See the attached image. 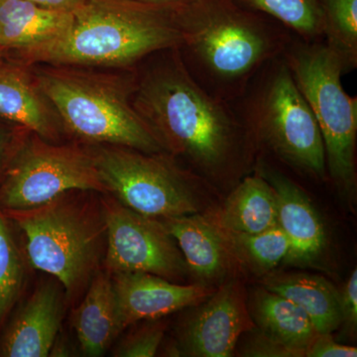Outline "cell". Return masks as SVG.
Returning a JSON list of instances; mask_svg holds the SVG:
<instances>
[{
  "label": "cell",
  "instance_id": "cb8c5ba5",
  "mask_svg": "<svg viewBox=\"0 0 357 357\" xmlns=\"http://www.w3.org/2000/svg\"><path fill=\"white\" fill-rule=\"evenodd\" d=\"M321 6L324 42L351 72L357 66V0H321Z\"/></svg>",
  "mask_w": 357,
  "mask_h": 357
},
{
  "label": "cell",
  "instance_id": "30bf717a",
  "mask_svg": "<svg viewBox=\"0 0 357 357\" xmlns=\"http://www.w3.org/2000/svg\"><path fill=\"white\" fill-rule=\"evenodd\" d=\"M105 265L112 273L142 272L178 281L189 273L177 243L159 218L105 202Z\"/></svg>",
  "mask_w": 357,
  "mask_h": 357
},
{
  "label": "cell",
  "instance_id": "4fadbf2b",
  "mask_svg": "<svg viewBox=\"0 0 357 357\" xmlns=\"http://www.w3.org/2000/svg\"><path fill=\"white\" fill-rule=\"evenodd\" d=\"M255 169L276 195L278 225L290 243L284 261L301 267L316 264L325 252L326 234L311 199L287 175L263 160L257 162Z\"/></svg>",
  "mask_w": 357,
  "mask_h": 357
},
{
  "label": "cell",
  "instance_id": "603a6c76",
  "mask_svg": "<svg viewBox=\"0 0 357 357\" xmlns=\"http://www.w3.org/2000/svg\"><path fill=\"white\" fill-rule=\"evenodd\" d=\"M273 18L294 36L306 42L323 39L321 0H237Z\"/></svg>",
  "mask_w": 357,
  "mask_h": 357
},
{
  "label": "cell",
  "instance_id": "ac0fdd59",
  "mask_svg": "<svg viewBox=\"0 0 357 357\" xmlns=\"http://www.w3.org/2000/svg\"><path fill=\"white\" fill-rule=\"evenodd\" d=\"M54 109L25 72L0 66V121L32 131L47 141L58 136Z\"/></svg>",
  "mask_w": 357,
  "mask_h": 357
},
{
  "label": "cell",
  "instance_id": "ba28073f",
  "mask_svg": "<svg viewBox=\"0 0 357 357\" xmlns=\"http://www.w3.org/2000/svg\"><path fill=\"white\" fill-rule=\"evenodd\" d=\"M73 190L107 192L93 153L35 135L18 143L0 173V211L40 208Z\"/></svg>",
  "mask_w": 357,
  "mask_h": 357
},
{
  "label": "cell",
  "instance_id": "277c9868",
  "mask_svg": "<svg viewBox=\"0 0 357 357\" xmlns=\"http://www.w3.org/2000/svg\"><path fill=\"white\" fill-rule=\"evenodd\" d=\"M35 83L65 128L79 139L165 153L133 107L134 82L61 66L39 70Z\"/></svg>",
  "mask_w": 357,
  "mask_h": 357
},
{
  "label": "cell",
  "instance_id": "7402d4cb",
  "mask_svg": "<svg viewBox=\"0 0 357 357\" xmlns=\"http://www.w3.org/2000/svg\"><path fill=\"white\" fill-rule=\"evenodd\" d=\"M223 234L239 266L257 275L272 271L285 260L290 250L288 237L279 225L258 234Z\"/></svg>",
  "mask_w": 357,
  "mask_h": 357
},
{
  "label": "cell",
  "instance_id": "d4e9b609",
  "mask_svg": "<svg viewBox=\"0 0 357 357\" xmlns=\"http://www.w3.org/2000/svg\"><path fill=\"white\" fill-rule=\"evenodd\" d=\"M24 283V264L8 218L0 211V326L17 302Z\"/></svg>",
  "mask_w": 357,
  "mask_h": 357
},
{
  "label": "cell",
  "instance_id": "52a82bcc",
  "mask_svg": "<svg viewBox=\"0 0 357 357\" xmlns=\"http://www.w3.org/2000/svg\"><path fill=\"white\" fill-rule=\"evenodd\" d=\"M93 155L107 192L131 210L159 220L201 211L203 178L178 168L169 154L109 145Z\"/></svg>",
  "mask_w": 357,
  "mask_h": 357
},
{
  "label": "cell",
  "instance_id": "9c48e42d",
  "mask_svg": "<svg viewBox=\"0 0 357 357\" xmlns=\"http://www.w3.org/2000/svg\"><path fill=\"white\" fill-rule=\"evenodd\" d=\"M61 198L40 208L4 215L24 234L33 266L56 277L73 293L95 266L100 231L81 208Z\"/></svg>",
  "mask_w": 357,
  "mask_h": 357
},
{
  "label": "cell",
  "instance_id": "5b68a950",
  "mask_svg": "<svg viewBox=\"0 0 357 357\" xmlns=\"http://www.w3.org/2000/svg\"><path fill=\"white\" fill-rule=\"evenodd\" d=\"M232 103L253 145H264L302 172L326 177L325 146L318 122L283 55L268 63L243 96Z\"/></svg>",
  "mask_w": 357,
  "mask_h": 357
},
{
  "label": "cell",
  "instance_id": "d6986e66",
  "mask_svg": "<svg viewBox=\"0 0 357 357\" xmlns=\"http://www.w3.org/2000/svg\"><path fill=\"white\" fill-rule=\"evenodd\" d=\"M263 287L302 307L319 335H332L342 326L340 292L324 277L304 273L268 275Z\"/></svg>",
  "mask_w": 357,
  "mask_h": 357
},
{
  "label": "cell",
  "instance_id": "e0dca14e",
  "mask_svg": "<svg viewBox=\"0 0 357 357\" xmlns=\"http://www.w3.org/2000/svg\"><path fill=\"white\" fill-rule=\"evenodd\" d=\"M208 215L223 231L258 234L278 225L276 195L255 171L232 190L218 211Z\"/></svg>",
  "mask_w": 357,
  "mask_h": 357
},
{
  "label": "cell",
  "instance_id": "1f68e13d",
  "mask_svg": "<svg viewBox=\"0 0 357 357\" xmlns=\"http://www.w3.org/2000/svg\"><path fill=\"white\" fill-rule=\"evenodd\" d=\"M134 1L143 2V3L151 4H169L176 3V2L182 1V0H134Z\"/></svg>",
  "mask_w": 357,
  "mask_h": 357
},
{
  "label": "cell",
  "instance_id": "2e32d148",
  "mask_svg": "<svg viewBox=\"0 0 357 357\" xmlns=\"http://www.w3.org/2000/svg\"><path fill=\"white\" fill-rule=\"evenodd\" d=\"M70 20L72 13L28 0H0V53L17 51L22 57L57 38Z\"/></svg>",
  "mask_w": 357,
  "mask_h": 357
},
{
  "label": "cell",
  "instance_id": "7c38bea8",
  "mask_svg": "<svg viewBox=\"0 0 357 357\" xmlns=\"http://www.w3.org/2000/svg\"><path fill=\"white\" fill-rule=\"evenodd\" d=\"M112 284L121 333L137 321L162 318L196 306L215 291L206 284L184 285L142 272L114 274Z\"/></svg>",
  "mask_w": 357,
  "mask_h": 357
},
{
  "label": "cell",
  "instance_id": "d6a6232c",
  "mask_svg": "<svg viewBox=\"0 0 357 357\" xmlns=\"http://www.w3.org/2000/svg\"><path fill=\"white\" fill-rule=\"evenodd\" d=\"M0 56H1V53H0Z\"/></svg>",
  "mask_w": 357,
  "mask_h": 357
},
{
  "label": "cell",
  "instance_id": "8fae6325",
  "mask_svg": "<svg viewBox=\"0 0 357 357\" xmlns=\"http://www.w3.org/2000/svg\"><path fill=\"white\" fill-rule=\"evenodd\" d=\"M255 328L243 285L231 279L195 306L180 331L181 349L188 356H232L241 337Z\"/></svg>",
  "mask_w": 357,
  "mask_h": 357
},
{
  "label": "cell",
  "instance_id": "f1b7e54d",
  "mask_svg": "<svg viewBox=\"0 0 357 357\" xmlns=\"http://www.w3.org/2000/svg\"><path fill=\"white\" fill-rule=\"evenodd\" d=\"M307 357H356L357 349L338 344L331 335H319L305 351Z\"/></svg>",
  "mask_w": 357,
  "mask_h": 357
},
{
  "label": "cell",
  "instance_id": "9a60e30c",
  "mask_svg": "<svg viewBox=\"0 0 357 357\" xmlns=\"http://www.w3.org/2000/svg\"><path fill=\"white\" fill-rule=\"evenodd\" d=\"M63 316L62 298L52 285L41 286L0 335V356H48Z\"/></svg>",
  "mask_w": 357,
  "mask_h": 357
},
{
  "label": "cell",
  "instance_id": "8992f818",
  "mask_svg": "<svg viewBox=\"0 0 357 357\" xmlns=\"http://www.w3.org/2000/svg\"><path fill=\"white\" fill-rule=\"evenodd\" d=\"M291 74L314 115L326 151V171L345 194L356 189L357 98L344 91V61L321 41L294 36L283 53Z\"/></svg>",
  "mask_w": 357,
  "mask_h": 357
},
{
  "label": "cell",
  "instance_id": "3957f363",
  "mask_svg": "<svg viewBox=\"0 0 357 357\" xmlns=\"http://www.w3.org/2000/svg\"><path fill=\"white\" fill-rule=\"evenodd\" d=\"M173 4L84 0L50 43L22 56L55 66L126 67L182 41Z\"/></svg>",
  "mask_w": 357,
  "mask_h": 357
},
{
  "label": "cell",
  "instance_id": "5bb4252c",
  "mask_svg": "<svg viewBox=\"0 0 357 357\" xmlns=\"http://www.w3.org/2000/svg\"><path fill=\"white\" fill-rule=\"evenodd\" d=\"M162 222L177 243L189 271L211 284L227 279L239 266L225 234L208 213L163 218Z\"/></svg>",
  "mask_w": 357,
  "mask_h": 357
},
{
  "label": "cell",
  "instance_id": "f546056e",
  "mask_svg": "<svg viewBox=\"0 0 357 357\" xmlns=\"http://www.w3.org/2000/svg\"><path fill=\"white\" fill-rule=\"evenodd\" d=\"M15 134L6 124L0 123V173L17 146Z\"/></svg>",
  "mask_w": 357,
  "mask_h": 357
},
{
  "label": "cell",
  "instance_id": "83f0119b",
  "mask_svg": "<svg viewBox=\"0 0 357 357\" xmlns=\"http://www.w3.org/2000/svg\"><path fill=\"white\" fill-rule=\"evenodd\" d=\"M340 314L344 333L356 335L357 326V270L354 269L340 292Z\"/></svg>",
  "mask_w": 357,
  "mask_h": 357
},
{
  "label": "cell",
  "instance_id": "4316f807",
  "mask_svg": "<svg viewBox=\"0 0 357 357\" xmlns=\"http://www.w3.org/2000/svg\"><path fill=\"white\" fill-rule=\"evenodd\" d=\"M241 356L251 357H300L297 352L260 331L246 338Z\"/></svg>",
  "mask_w": 357,
  "mask_h": 357
},
{
  "label": "cell",
  "instance_id": "484cf974",
  "mask_svg": "<svg viewBox=\"0 0 357 357\" xmlns=\"http://www.w3.org/2000/svg\"><path fill=\"white\" fill-rule=\"evenodd\" d=\"M165 328L161 324H152L132 333L115 351V356L152 357L156 356Z\"/></svg>",
  "mask_w": 357,
  "mask_h": 357
},
{
  "label": "cell",
  "instance_id": "6da1fadb",
  "mask_svg": "<svg viewBox=\"0 0 357 357\" xmlns=\"http://www.w3.org/2000/svg\"><path fill=\"white\" fill-rule=\"evenodd\" d=\"M133 83L131 102L165 153L184 157L201 177L229 181L243 173L252 147L234 103L202 88L177 48L167 49Z\"/></svg>",
  "mask_w": 357,
  "mask_h": 357
},
{
  "label": "cell",
  "instance_id": "44dd1931",
  "mask_svg": "<svg viewBox=\"0 0 357 357\" xmlns=\"http://www.w3.org/2000/svg\"><path fill=\"white\" fill-rule=\"evenodd\" d=\"M76 331L82 351L100 356L121 333L114 284L105 274L91 283L77 312Z\"/></svg>",
  "mask_w": 357,
  "mask_h": 357
},
{
  "label": "cell",
  "instance_id": "7a4b0ae2",
  "mask_svg": "<svg viewBox=\"0 0 357 357\" xmlns=\"http://www.w3.org/2000/svg\"><path fill=\"white\" fill-rule=\"evenodd\" d=\"M173 10L185 69L211 96L230 103L293 38L273 18L237 0H182Z\"/></svg>",
  "mask_w": 357,
  "mask_h": 357
},
{
  "label": "cell",
  "instance_id": "4dcf8cb0",
  "mask_svg": "<svg viewBox=\"0 0 357 357\" xmlns=\"http://www.w3.org/2000/svg\"><path fill=\"white\" fill-rule=\"evenodd\" d=\"M28 1L44 7V8L73 13L83 3L84 0H28Z\"/></svg>",
  "mask_w": 357,
  "mask_h": 357
},
{
  "label": "cell",
  "instance_id": "ffe728a7",
  "mask_svg": "<svg viewBox=\"0 0 357 357\" xmlns=\"http://www.w3.org/2000/svg\"><path fill=\"white\" fill-rule=\"evenodd\" d=\"M249 312L259 330L305 356L319 335L307 312L292 301L266 288L256 289L249 299Z\"/></svg>",
  "mask_w": 357,
  "mask_h": 357
}]
</instances>
